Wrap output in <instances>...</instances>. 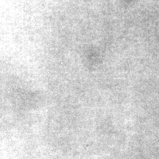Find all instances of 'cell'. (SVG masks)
<instances>
[]
</instances>
